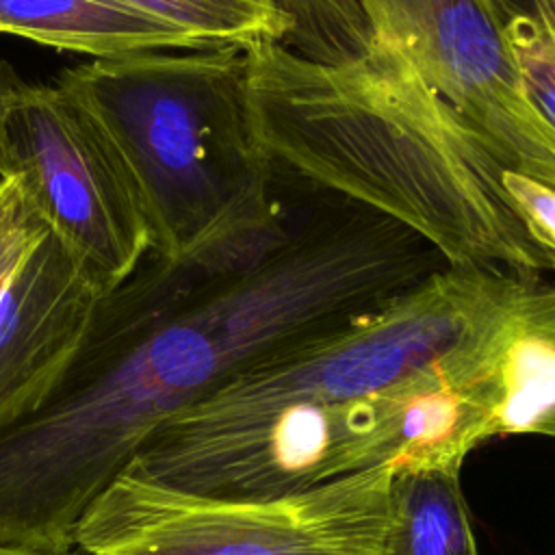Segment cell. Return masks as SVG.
<instances>
[{"label": "cell", "mask_w": 555, "mask_h": 555, "mask_svg": "<svg viewBox=\"0 0 555 555\" xmlns=\"http://www.w3.org/2000/svg\"><path fill=\"white\" fill-rule=\"evenodd\" d=\"M247 106L273 180L373 208L453 269L548 271L503 186L507 167L382 33L323 11L297 54L249 46Z\"/></svg>", "instance_id": "obj_1"}, {"label": "cell", "mask_w": 555, "mask_h": 555, "mask_svg": "<svg viewBox=\"0 0 555 555\" xmlns=\"http://www.w3.org/2000/svg\"><path fill=\"white\" fill-rule=\"evenodd\" d=\"M59 80L95 115L137 191L150 251L189 260L282 219L247 106V48L95 59Z\"/></svg>", "instance_id": "obj_2"}, {"label": "cell", "mask_w": 555, "mask_h": 555, "mask_svg": "<svg viewBox=\"0 0 555 555\" xmlns=\"http://www.w3.org/2000/svg\"><path fill=\"white\" fill-rule=\"evenodd\" d=\"M490 412L444 362L358 401L275 412L193 403L139 444L128 477L217 501H267L377 468H462Z\"/></svg>", "instance_id": "obj_3"}, {"label": "cell", "mask_w": 555, "mask_h": 555, "mask_svg": "<svg viewBox=\"0 0 555 555\" xmlns=\"http://www.w3.org/2000/svg\"><path fill=\"white\" fill-rule=\"evenodd\" d=\"M395 470L267 501L182 494L119 473L82 512L87 555H379Z\"/></svg>", "instance_id": "obj_4"}, {"label": "cell", "mask_w": 555, "mask_h": 555, "mask_svg": "<svg viewBox=\"0 0 555 555\" xmlns=\"http://www.w3.org/2000/svg\"><path fill=\"white\" fill-rule=\"evenodd\" d=\"M7 173L104 297L150 251L132 180L89 106L59 78L26 85L4 121Z\"/></svg>", "instance_id": "obj_5"}, {"label": "cell", "mask_w": 555, "mask_h": 555, "mask_svg": "<svg viewBox=\"0 0 555 555\" xmlns=\"http://www.w3.org/2000/svg\"><path fill=\"white\" fill-rule=\"evenodd\" d=\"M282 11H334L397 43L425 82L507 169L555 186V130L516 72L509 0H275Z\"/></svg>", "instance_id": "obj_6"}, {"label": "cell", "mask_w": 555, "mask_h": 555, "mask_svg": "<svg viewBox=\"0 0 555 555\" xmlns=\"http://www.w3.org/2000/svg\"><path fill=\"white\" fill-rule=\"evenodd\" d=\"M100 291L48 232L0 301V431L39 412L76 360Z\"/></svg>", "instance_id": "obj_7"}, {"label": "cell", "mask_w": 555, "mask_h": 555, "mask_svg": "<svg viewBox=\"0 0 555 555\" xmlns=\"http://www.w3.org/2000/svg\"><path fill=\"white\" fill-rule=\"evenodd\" d=\"M488 366L494 438H555V286L525 282L490 336Z\"/></svg>", "instance_id": "obj_8"}, {"label": "cell", "mask_w": 555, "mask_h": 555, "mask_svg": "<svg viewBox=\"0 0 555 555\" xmlns=\"http://www.w3.org/2000/svg\"><path fill=\"white\" fill-rule=\"evenodd\" d=\"M0 33L95 59L197 48L126 0H0Z\"/></svg>", "instance_id": "obj_9"}, {"label": "cell", "mask_w": 555, "mask_h": 555, "mask_svg": "<svg viewBox=\"0 0 555 555\" xmlns=\"http://www.w3.org/2000/svg\"><path fill=\"white\" fill-rule=\"evenodd\" d=\"M379 555H479L460 468L395 473Z\"/></svg>", "instance_id": "obj_10"}, {"label": "cell", "mask_w": 555, "mask_h": 555, "mask_svg": "<svg viewBox=\"0 0 555 555\" xmlns=\"http://www.w3.org/2000/svg\"><path fill=\"white\" fill-rule=\"evenodd\" d=\"M186 35L197 48L282 41L288 15L275 0H126Z\"/></svg>", "instance_id": "obj_11"}, {"label": "cell", "mask_w": 555, "mask_h": 555, "mask_svg": "<svg viewBox=\"0 0 555 555\" xmlns=\"http://www.w3.org/2000/svg\"><path fill=\"white\" fill-rule=\"evenodd\" d=\"M507 43L533 108L555 130V0H509Z\"/></svg>", "instance_id": "obj_12"}, {"label": "cell", "mask_w": 555, "mask_h": 555, "mask_svg": "<svg viewBox=\"0 0 555 555\" xmlns=\"http://www.w3.org/2000/svg\"><path fill=\"white\" fill-rule=\"evenodd\" d=\"M48 232L24 186L15 178L0 176V301Z\"/></svg>", "instance_id": "obj_13"}, {"label": "cell", "mask_w": 555, "mask_h": 555, "mask_svg": "<svg viewBox=\"0 0 555 555\" xmlns=\"http://www.w3.org/2000/svg\"><path fill=\"white\" fill-rule=\"evenodd\" d=\"M501 180L529 236L546 256L548 271L555 273V186L516 169H503Z\"/></svg>", "instance_id": "obj_14"}, {"label": "cell", "mask_w": 555, "mask_h": 555, "mask_svg": "<svg viewBox=\"0 0 555 555\" xmlns=\"http://www.w3.org/2000/svg\"><path fill=\"white\" fill-rule=\"evenodd\" d=\"M26 82L20 74L11 67L9 61L0 56V176L7 173V158H4V121L11 104L24 91Z\"/></svg>", "instance_id": "obj_15"}, {"label": "cell", "mask_w": 555, "mask_h": 555, "mask_svg": "<svg viewBox=\"0 0 555 555\" xmlns=\"http://www.w3.org/2000/svg\"><path fill=\"white\" fill-rule=\"evenodd\" d=\"M0 555H74V551H48V548H35L26 544L0 542Z\"/></svg>", "instance_id": "obj_16"}]
</instances>
